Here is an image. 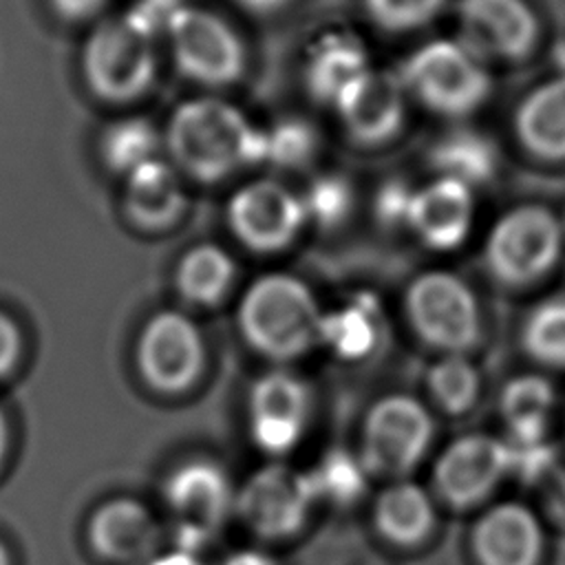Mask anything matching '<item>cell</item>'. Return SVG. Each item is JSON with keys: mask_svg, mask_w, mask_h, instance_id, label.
Wrapping results in <instances>:
<instances>
[{"mask_svg": "<svg viewBox=\"0 0 565 565\" xmlns=\"http://www.w3.org/2000/svg\"><path fill=\"white\" fill-rule=\"evenodd\" d=\"M163 157L185 181L214 185L265 163V128L221 93H196L168 115Z\"/></svg>", "mask_w": 565, "mask_h": 565, "instance_id": "obj_1", "label": "cell"}, {"mask_svg": "<svg viewBox=\"0 0 565 565\" xmlns=\"http://www.w3.org/2000/svg\"><path fill=\"white\" fill-rule=\"evenodd\" d=\"M79 77L102 104L130 108L146 99L159 77V35L130 11L104 15L79 46Z\"/></svg>", "mask_w": 565, "mask_h": 565, "instance_id": "obj_2", "label": "cell"}, {"mask_svg": "<svg viewBox=\"0 0 565 565\" xmlns=\"http://www.w3.org/2000/svg\"><path fill=\"white\" fill-rule=\"evenodd\" d=\"M161 38L172 68L201 93L227 90L247 75V42L214 9L183 2L168 20Z\"/></svg>", "mask_w": 565, "mask_h": 565, "instance_id": "obj_3", "label": "cell"}, {"mask_svg": "<svg viewBox=\"0 0 565 565\" xmlns=\"http://www.w3.org/2000/svg\"><path fill=\"white\" fill-rule=\"evenodd\" d=\"M322 316L311 289L285 271L256 278L238 307V324L247 342L280 360L296 358L320 340Z\"/></svg>", "mask_w": 565, "mask_h": 565, "instance_id": "obj_4", "label": "cell"}, {"mask_svg": "<svg viewBox=\"0 0 565 565\" xmlns=\"http://www.w3.org/2000/svg\"><path fill=\"white\" fill-rule=\"evenodd\" d=\"M411 102L446 117L475 113L490 95L486 60L459 38H435L415 46L397 68Z\"/></svg>", "mask_w": 565, "mask_h": 565, "instance_id": "obj_5", "label": "cell"}, {"mask_svg": "<svg viewBox=\"0 0 565 565\" xmlns=\"http://www.w3.org/2000/svg\"><path fill=\"white\" fill-rule=\"evenodd\" d=\"M225 223L252 252L271 254L289 247L307 227L300 192L280 177L260 174L241 181L225 201Z\"/></svg>", "mask_w": 565, "mask_h": 565, "instance_id": "obj_6", "label": "cell"}, {"mask_svg": "<svg viewBox=\"0 0 565 565\" xmlns=\"http://www.w3.org/2000/svg\"><path fill=\"white\" fill-rule=\"evenodd\" d=\"M563 234V221L552 210L536 203L512 207L488 234V267L501 282L527 285L558 260Z\"/></svg>", "mask_w": 565, "mask_h": 565, "instance_id": "obj_7", "label": "cell"}, {"mask_svg": "<svg viewBox=\"0 0 565 565\" xmlns=\"http://www.w3.org/2000/svg\"><path fill=\"white\" fill-rule=\"evenodd\" d=\"M406 313L419 338L446 353H463L481 333V316L472 289L444 269L424 271L411 282Z\"/></svg>", "mask_w": 565, "mask_h": 565, "instance_id": "obj_8", "label": "cell"}, {"mask_svg": "<svg viewBox=\"0 0 565 565\" xmlns=\"http://www.w3.org/2000/svg\"><path fill=\"white\" fill-rule=\"evenodd\" d=\"M408 104L411 99L397 71L373 64L342 93L331 113L353 146L384 148L402 135Z\"/></svg>", "mask_w": 565, "mask_h": 565, "instance_id": "obj_9", "label": "cell"}, {"mask_svg": "<svg viewBox=\"0 0 565 565\" xmlns=\"http://www.w3.org/2000/svg\"><path fill=\"white\" fill-rule=\"evenodd\" d=\"M316 501L309 472L267 463L243 483L234 508L256 534L285 539L305 525Z\"/></svg>", "mask_w": 565, "mask_h": 565, "instance_id": "obj_10", "label": "cell"}, {"mask_svg": "<svg viewBox=\"0 0 565 565\" xmlns=\"http://www.w3.org/2000/svg\"><path fill=\"white\" fill-rule=\"evenodd\" d=\"M433 417L411 395H386L373 404L364 422V463L386 475L408 472L428 450Z\"/></svg>", "mask_w": 565, "mask_h": 565, "instance_id": "obj_11", "label": "cell"}, {"mask_svg": "<svg viewBox=\"0 0 565 565\" xmlns=\"http://www.w3.org/2000/svg\"><path fill=\"white\" fill-rule=\"evenodd\" d=\"M205 360L203 335L181 311H159L141 329L137 364L143 380L161 393L185 391Z\"/></svg>", "mask_w": 565, "mask_h": 565, "instance_id": "obj_12", "label": "cell"}, {"mask_svg": "<svg viewBox=\"0 0 565 565\" xmlns=\"http://www.w3.org/2000/svg\"><path fill=\"white\" fill-rule=\"evenodd\" d=\"M459 40L486 62L519 60L536 42L539 22L525 0H459Z\"/></svg>", "mask_w": 565, "mask_h": 565, "instance_id": "obj_13", "label": "cell"}, {"mask_svg": "<svg viewBox=\"0 0 565 565\" xmlns=\"http://www.w3.org/2000/svg\"><path fill=\"white\" fill-rule=\"evenodd\" d=\"M373 66L364 38L349 26H324L300 55V79L307 95L329 110L342 93Z\"/></svg>", "mask_w": 565, "mask_h": 565, "instance_id": "obj_14", "label": "cell"}, {"mask_svg": "<svg viewBox=\"0 0 565 565\" xmlns=\"http://www.w3.org/2000/svg\"><path fill=\"white\" fill-rule=\"evenodd\" d=\"M247 411L254 444L269 455H282L300 441L309 422V388L294 373H265L252 386Z\"/></svg>", "mask_w": 565, "mask_h": 565, "instance_id": "obj_15", "label": "cell"}, {"mask_svg": "<svg viewBox=\"0 0 565 565\" xmlns=\"http://www.w3.org/2000/svg\"><path fill=\"white\" fill-rule=\"evenodd\" d=\"M510 466L505 444L490 435H463L448 444L435 463V486L439 494L468 508L488 497Z\"/></svg>", "mask_w": 565, "mask_h": 565, "instance_id": "obj_16", "label": "cell"}, {"mask_svg": "<svg viewBox=\"0 0 565 565\" xmlns=\"http://www.w3.org/2000/svg\"><path fill=\"white\" fill-rule=\"evenodd\" d=\"M185 185L183 174L166 157L152 159L121 179V212L141 232H166L185 216Z\"/></svg>", "mask_w": 565, "mask_h": 565, "instance_id": "obj_17", "label": "cell"}, {"mask_svg": "<svg viewBox=\"0 0 565 565\" xmlns=\"http://www.w3.org/2000/svg\"><path fill=\"white\" fill-rule=\"evenodd\" d=\"M475 218L472 188L448 177L415 185L406 227L430 249H455L470 234Z\"/></svg>", "mask_w": 565, "mask_h": 565, "instance_id": "obj_18", "label": "cell"}, {"mask_svg": "<svg viewBox=\"0 0 565 565\" xmlns=\"http://www.w3.org/2000/svg\"><path fill=\"white\" fill-rule=\"evenodd\" d=\"M163 497L179 525L214 532L236 505L230 477L214 461H188L170 472Z\"/></svg>", "mask_w": 565, "mask_h": 565, "instance_id": "obj_19", "label": "cell"}, {"mask_svg": "<svg viewBox=\"0 0 565 565\" xmlns=\"http://www.w3.org/2000/svg\"><path fill=\"white\" fill-rule=\"evenodd\" d=\"M88 541L99 556L113 563L146 565L157 554L159 525L141 501L117 497L93 512Z\"/></svg>", "mask_w": 565, "mask_h": 565, "instance_id": "obj_20", "label": "cell"}, {"mask_svg": "<svg viewBox=\"0 0 565 565\" xmlns=\"http://www.w3.org/2000/svg\"><path fill=\"white\" fill-rule=\"evenodd\" d=\"M472 550L479 565H536L543 530L527 505L519 501L497 503L475 523Z\"/></svg>", "mask_w": 565, "mask_h": 565, "instance_id": "obj_21", "label": "cell"}, {"mask_svg": "<svg viewBox=\"0 0 565 565\" xmlns=\"http://www.w3.org/2000/svg\"><path fill=\"white\" fill-rule=\"evenodd\" d=\"M514 132L530 154L545 161L565 159V73L525 95L514 113Z\"/></svg>", "mask_w": 565, "mask_h": 565, "instance_id": "obj_22", "label": "cell"}, {"mask_svg": "<svg viewBox=\"0 0 565 565\" xmlns=\"http://www.w3.org/2000/svg\"><path fill=\"white\" fill-rule=\"evenodd\" d=\"M95 152L99 166L121 181L143 163L163 157V130L146 115L124 113L99 128Z\"/></svg>", "mask_w": 565, "mask_h": 565, "instance_id": "obj_23", "label": "cell"}, {"mask_svg": "<svg viewBox=\"0 0 565 565\" xmlns=\"http://www.w3.org/2000/svg\"><path fill=\"white\" fill-rule=\"evenodd\" d=\"M375 525L393 543H419L435 523V510L428 492L413 481L388 486L375 501Z\"/></svg>", "mask_w": 565, "mask_h": 565, "instance_id": "obj_24", "label": "cell"}, {"mask_svg": "<svg viewBox=\"0 0 565 565\" xmlns=\"http://www.w3.org/2000/svg\"><path fill=\"white\" fill-rule=\"evenodd\" d=\"M380 340V307L369 294H358L340 309L322 316L320 342L344 360L369 355Z\"/></svg>", "mask_w": 565, "mask_h": 565, "instance_id": "obj_25", "label": "cell"}, {"mask_svg": "<svg viewBox=\"0 0 565 565\" xmlns=\"http://www.w3.org/2000/svg\"><path fill=\"white\" fill-rule=\"evenodd\" d=\"M430 166L437 177L457 179L472 188L492 177L497 157L486 137L472 130H450L430 146Z\"/></svg>", "mask_w": 565, "mask_h": 565, "instance_id": "obj_26", "label": "cell"}, {"mask_svg": "<svg viewBox=\"0 0 565 565\" xmlns=\"http://www.w3.org/2000/svg\"><path fill=\"white\" fill-rule=\"evenodd\" d=\"M234 274V258L227 249L214 243H199L181 256L177 265V287L188 300L212 305L227 294Z\"/></svg>", "mask_w": 565, "mask_h": 565, "instance_id": "obj_27", "label": "cell"}, {"mask_svg": "<svg viewBox=\"0 0 565 565\" xmlns=\"http://www.w3.org/2000/svg\"><path fill=\"white\" fill-rule=\"evenodd\" d=\"M554 388L539 375H521L501 393V417L521 441H536L547 428L554 411Z\"/></svg>", "mask_w": 565, "mask_h": 565, "instance_id": "obj_28", "label": "cell"}, {"mask_svg": "<svg viewBox=\"0 0 565 565\" xmlns=\"http://www.w3.org/2000/svg\"><path fill=\"white\" fill-rule=\"evenodd\" d=\"M320 150L316 126L298 115L280 117L265 128V163L278 170H302Z\"/></svg>", "mask_w": 565, "mask_h": 565, "instance_id": "obj_29", "label": "cell"}, {"mask_svg": "<svg viewBox=\"0 0 565 565\" xmlns=\"http://www.w3.org/2000/svg\"><path fill=\"white\" fill-rule=\"evenodd\" d=\"M307 225L338 227L349 218L355 205V190L351 179L338 170H324L311 174L309 183L300 192Z\"/></svg>", "mask_w": 565, "mask_h": 565, "instance_id": "obj_30", "label": "cell"}, {"mask_svg": "<svg viewBox=\"0 0 565 565\" xmlns=\"http://www.w3.org/2000/svg\"><path fill=\"white\" fill-rule=\"evenodd\" d=\"M525 351L547 366H565V296L536 302L523 322Z\"/></svg>", "mask_w": 565, "mask_h": 565, "instance_id": "obj_31", "label": "cell"}, {"mask_svg": "<svg viewBox=\"0 0 565 565\" xmlns=\"http://www.w3.org/2000/svg\"><path fill=\"white\" fill-rule=\"evenodd\" d=\"M366 463L349 450H329L309 472L316 499L347 505L360 499L366 490Z\"/></svg>", "mask_w": 565, "mask_h": 565, "instance_id": "obj_32", "label": "cell"}, {"mask_svg": "<svg viewBox=\"0 0 565 565\" xmlns=\"http://www.w3.org/2000/svg\"><path fill=\"white\" fill-rule=\"evenodd\" d=\"M428 388L446 413H463L479 395V373L463 353H446L430 366Z\"/></svg>", "mask_w": 565, "mask_h": 565, "instance_id": "obj_33", "label": "cell"}, {"mask_svg": "<svg viewBox=\"0 0 565 565\" xmlns=\"http://www.w3.org/2000/svg\"><path fill=\"white\" fill-rule=\"evenodd\" d=\"M369 22L384 33H413L428 26L446 7V0H360Z\"/></svg>", "mask_w": 565, "mask_h": 565, "instance_id": "obj_34", "label": "cell"}, {"mask_svg": "<svg viewBox=\"0 0 565 565\" xmlns=\"http://www.w3.org/2000/svg\"><path fill=\"white\" fill-rule=\"evenodd\" d=\"M413 192L415 185L399 177H391L382 185H377L373 196V214L377 216V221L391 227H406Z\"/></svg>", "mask_w": 565, "mask_h": 565, "instance_id": "obj_35", "label": "cell"}, {"mask_svg": "<svg viewBox=\"0 0 565 565\" xmlns=\"http://www.w3.org/2000/svg\"><path fill=\"white\" fill-rule=\"evenodd\" d=\"M51 13L64 24L93 26L108 11L110 0H46Z\"/></svg>", "mask_w": 565, "mask_h": 565, "instance_id": "obj_36", "label": "cell"}, {"mask_svg": "<svg viewBox=\"0 0 565 565\" xmlns=\"http://www.w3.org/2000/svg\"><path fill=\"white\" fill-rule=\"evenodd\" d=\"M22 353V333L11 316L0 311V377L11 373Z\"/></svg>", "mask_w": 565, "mask_h": 565, "instance_id": "obj_37", "label": "cell"}, {"mask_svg": "<svg viewBox=\"0 0 565 565\" xmlns=\"http://www.w3.org/2000/svg\"><path fill=\"white\" fill-rule=\"evenodd\" d=\"M236 7H241L249 15L269 18L280 13L285 7L291 4V0H232Z\"/></svg>", "mask_w": 565, "mask_h": 565, "instance_id": "obj_38", "label": "cell"}, {"mask_svg": "<svg viewBox=\"0 0 565 565\" xmlns=\"http://www.w3.org/2000/svg\"><path fill=\"white\" fill-rule=\"evenodd\" d=\"M221 565H278V563L263 550H238L225 556Z\"/></svg>", "mask_w": 565, "mask_h": 565, "instance_id": "obj_39", "label": "cell"}, {"mask_svg": "<svg viewBox=\"0 0 565 565\" xmlns=\"http://www.w3.org/2000/svg\"><path fill=\"white\" fill-rule=\"evenodd\" d=\"M146 565H205V563H203V558L199 554L183 552V550L174 547L172 552L154 554Z\"/></svg>", "mask_w": 565, "mask_h": 565, "instance_id": "obj_40", "label": "cell"}, {"mask_svg": "<svg viewBox=\"0 0 565 565\" xmlns=\"http://www.w3.org/2000/svg\"><path fill=\"white\" fill-rule=\"evenodd\" d=\"M7 448H9V426H7V417H4V413L0 408V466L4 461Z\"/></svg>", "mask_w": 565, "mask_h": 565, "instance_id": "obj_41", "label": "cell"}, {"mask_svg": "<svg viewBox=\"0 0 565 565\" xmlns=\"http://www.w3.org/2000/svg\"><path fill=\"white\" fill-rule=\"evenodd\" d=\"M0 565H11V558H9V550L4 547V543L0 541Z\"/></svg>", "mask_w": 565, "mask_h": 565, "instance_id": "obj_42", "label": "cell"}, {"mask_svg": "<svg viewBox=\"0 0 565 565\" xmlns=\"http://www.w3.org/2000/svg\"><path fill=\"white\" fill-rule=\"evenodd\" d=\"M563 230H565V218H563Z\"/></svg>", "mask_w": 565, "mask_h": 565, "instance_id": "obj_43", "label": "cell"}]
</instances>
